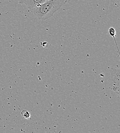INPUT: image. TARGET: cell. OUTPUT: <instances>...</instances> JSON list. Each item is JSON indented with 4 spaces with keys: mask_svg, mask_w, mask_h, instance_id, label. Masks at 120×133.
<instances>
[{
    "mask_svg": "<svg viewBox=\"0 0 120 133\" xmlns=\"http://www.w3.org/2000/svg\"><path fill=\"white\" fill-rule=\"evenodd\" d=\"M46 0H19L18 3L24 4L31 11L45 2Z\"/></svg>",
    "mask_w": 120,
    "mask_h": 133,
    "instance_id": "obj_2",
    "label": "cell"
},
{
    "mask_svg": "<svg viewBox=\"0 0 120 133\" xmlns=\"http://www.w3.org/2000/svg\"><path fill=\"white\" fill-rule=\"evenodd\" d=\"M68 0H46L32 11L35 17L41 21H46L53 16Z\"/></svg>",
    "mask_w": 120,
    "mask_h": 133,
    "instance_id": "obj_1",
    "label": "cell"
},
{
    "mask_svg": "<svg viewBox=\"0 0 120 133\" xmlns=\"http://www.w3.org/2000/svg\"><path fill=\"white\" fill-rule=\"evenodd\" d=\"M108 31H109V34L110 35V36L113 37L114 40L115 41V44H116V47H117V50H118V52L119 53V48H118V45H117V42H116V39H115V36H116V30H115V29L114 28L111 27V28H110L109 29Z\"/></svg>",
    "mask_w": 120,
    "mask_h": 133,
    "instance_id": "obj_3",
    "label": "cell"
},
{
    "mask_svg": "<svg viewBox=\"0 0 120 133\" xmlns=\"http://www.w3.org/2000/svg\"><path fill=\"white\" fill-rule=\"evenodd\" d=\"M20 113H21L22 116L24 118L27 119H28L30 118L31 114L28 111H27L25 110H24L21 112Z\"/></svg>",
    "mask_w": 120,
    "mask_h": 133,
    "instance_id": "obj_4",
    "label": "cell"
}]
</instances>
